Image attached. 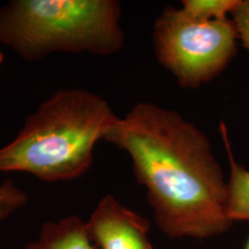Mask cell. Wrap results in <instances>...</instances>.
<instances>
[{
  "label": "cell",
  "instance_id": "52a82bcc",
  "mask_svg": "<svg viewBox=\"0 0 249 249\" xmlns=\"http://www.w3.org/2000/svg\"><path fill=\"white\" fill-rule=\"evenodd\" d=\"M219 130L230 163V178L227 180L229 216L233 223L249 222V170L236 163L230 144L229 132L223 121L219 124Z\"/></svg>",
  "mask_w": 249,
  "mask_h": 249
},
{
  "label": "cell",
  "instance_id": "3957f363",
  "mask_svg": "<svg viewBox=\"0 0 249 249\" xmlns=\"http://www.w3.org/2000/svg\"><path fill=\"white\" fill-rule=\"evenodd\" d=\"M117 0H12L0 7V43L36 61L57 52L97 55L124 46Z\"/></svg>",
  "mask_w": 249,
  "mask_h": 249
},
{
  "label": "cell",
  "instance_id": "5b68a950",
  "mask_svg": "<svg viewBox=\"0 0 249 249\" xmlns=\"http://www.w3.org/2000/svg\"><path fill=\"white\" fill-rule=\"evenodd\" d=\"M90 240L97 249H154L149 240L150 223L105 195L87 222Z\"/></svg>",
  "mask_w": 249,
  "mask_h": 249
},
{
  "label": "cell",
  "instance_id": "7c38bea8",
  "mask_svg": "<svg viewBox=\"0 0 249 249\" xmlns=\"http://www.w3.org/2000/svg\"><path fill=\"white\" fill-rule=\"evenodd\" d=\"M245 249H249V239H248L247 244H246V247H245Z\"/></svg>",
  "mask_w": 249,
  "mask_h": 249
},
{
  "label": "cell",
  "instance_id": "8fae6325",
  "mask_svg": "<svg viewBox=\"0 0 249 249\" xmlns=\"http://www.w3.org/2000/svg\"><path fill=\"white\" fill-rule=\"evenodd\" d=\"M4 54H2V52L1 51H0V66H1V64H2V62H4Z\"/></svg>",
  "mask_w": 249,
  "mask_h": 249
},
{
  "label": "cell",
  "instance_id": "ba28073f",
  "mask_svg": "<svg viewBox=\"0 0 249 249\" xmlns=\"http://www.w3.org/2000/svg\"><path fill=\"white\" fill-rule=\"evenodd\" d=\"M239 2L240 0H182L181 11L196 21L225 20Z\"/></svg>",
  "mask_w": 249,
  "mask_h": 249
},
{
  "label": "cell",
  "instance_id": "7a4b0ae2",
  "mask_svg": "<svg viewBox=\"0 0 249 249\" xmlns=\"http://www.w3.org/2000/svg\"><path fill=\"white\" fill-rule=\"evenodd\" d=\"M117 118L96 93L57 90L27 118L17 138L0 148V172H26L46 182L80 178Z\"/></svg>",
  "mask_w": 249,
  "mask_h": 249
},
{
  "label": "cell",
  "instance_id": "277c9868",
  "mask_svg": "<svg viewBox=\"0 0 249 249\" xmlns=\"http://www.w3.org/2000/svg\"><path fill=\"white\" fill-rule=\"evenodd\" d=\"M238 39L232 18L196 21L172 6L163 9L152 29L156 58L186 89L220 75L236 55Z\"/></svg>",
  "mask_w": 249,
  "mask_h": 249
},
{
  "label": "cell",
  "instance_id": "8992f818",
  "mask_svg": "<svg viewBox=\"0 0 249 249\" xmlns=\"http://www.w3.org/2000/svg\"><path fill=\"white\" fill-rule=\"evenodd\" d=\"M24 249H97L90 240L87 223L77 216L48 222L42 226L39 238Z\"/></svg>",
  "mask_w": 249,
  "mask_h": 249
},
{
  "label": "cell",
  "instance_id": "30bf717a",
  "mask_svg": "<svg viewBox=\"0 0 249 249\" xmlns=\"http://www.w3.org/2000/svg\"><path fill=\"white\" fill-rule=\"evenodd\" d=\"M231 18L234 22L241 44L249 52V0H240L239 5L232 12Z\"/></svg>",
  "mask_w": 249,
  "mask_h": 249
},
{
  "label": "cell",
  "instance_id": "9c48e42d",
  "mask_svg": "<svg viewBox=\"0 0 249 249\" xmlns=\"http://www.w3.org/2000/svg\"><path fill=\"white\" fill-rule=\"evenodd\" d=\"M28 195L11 179L0 183V220H5L15 211L24 207Z\"/></svg>",
  "mask_w": 249,
  "mask_h": 249
},
{
  "label": "cell",
  "instance_id": "6da1fadb",
  "mask_svg": "<svg viewBox=\"0 0 249 249\" xmlns=\"http://www.w3.org/2000/svg\"><path fill=\"white\" fill-rule=\"evenodd\" d=\"M103 141L129 155L156 224L170 239H209L233 226L227 180L209 139L177 111L138 103Z\"/></svg>",
  "mask_w": 249,
  "mask_h": 249
}]
</instances>
